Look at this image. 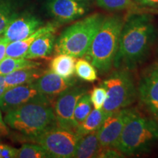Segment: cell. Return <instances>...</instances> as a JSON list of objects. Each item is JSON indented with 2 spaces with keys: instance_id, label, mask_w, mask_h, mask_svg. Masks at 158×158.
Returning <instances> with one entry per match:
<instances>
[{
  "instance_id": "1",
  "label": "cell",
  "mask_w": 158,
  "mask_h": 158,
  "mask_svg": "<svg viewBox=\"0 0 158 158\" xmlns=\"http://www.w3.org/2000/svg\"><path fill=\"white\" fill-rule=\"evenodd\" d=\"M156 37L152 19L147 14H134L125 20L114 64L132 70L147 58Z\"/></svg>"
},
{
  "instance_id": "2",
  "label": "cell",
  "mask_w": 158,
  "mask_h": 158,
  "mask_svg": "<svg viewBox=\"0 0 158 158\" xmlns=\"http://www.w3.org/2000/svg\"><path fill=\"white\" fill-rule=\"evenodd\" d=\"M5 114L7 125L29 139L56 125L54 108L43 95Z\"/></svg>"
},
{
  "instance_id": "3",
  "label": "cell",
  "mask_w": 158,
  "mask_h": 158,
  "mask_svg": "<svg viewBox=\"0 0 158 158\" xmlns=\"http://www.w3.org/2000/svg\"><path fill=\"white\" fill-rule=\"evenodd\" d=\"M124 21L125 20L120 15L104 17L100 29L85 54L86 59L101 73L108 72L114 64Z\"/></svg>"
},
{
  "instance_id": "4",
  "label": "cell",
  "mask_w": 158,
  "mask_h": 158,
  "mask_svg": "<svg viewBox=\"0 0 158 158\" xmlns=\"http://www.w3.org/2000/svg\"><path fill=\"white\" fill-rule=\"evenodd\" d=\"M158 141V123L135 109H128L127 119L116 148L124 155L149 151Z\"/></svg>"
},
{
  "instance_id": "5",
  "label": "cell",
  "mask_w": 158,
  "mask_h": 158,
  "mask_svg": "<svg viewBox=\"0 0 158 158\" xmlns=\"http://www.w3.org/2000/svg\"><path fill=\"white\" fill-rule=\"evenodd\" d=\"M104 16L94 13L76 21L65 29L56 41L55 51L75 58L85 56L103 21Z\"/></svg>"
},
{
  "instance_id": "6",
  "label": "cell",
  "mask_w": 158,
  "mask_h": 158,
  "mask_svg": "<svg viewBox=\"0 0 158 158\" xmlns=\"http://www.w3.org/2000/svg\"><path fill=\"white\" fill-rule=\"evenodd\" d=\"M106 90V99L102 110L105 116L126 108L135 101L136 89L127 69L114 71L102 81Z\"/></svg>"
},
{
  "instance_id": "7",
  "label": "cell",
  "mask_w": 158,
  "mask_h": 158,
  "mask_svg": "<svg viewBox=\"0 0 158 158\" xmlns=\"http://www.w3.org/2000/svg\"><path fill=\"white\" fill-rule=\"evenodd\" d=\"M79 138L75 132L56 125L31 140L41 146L49 157L72 158Z\"/></svg>"
},
{
  "instance_id": "8",
  "label": "cell",
  "mask_w": 158,
  "mask_h": 158,
  "mask_svg": "<svg viewBox=\"0 0 158 158\" xmlns=\"http://www.w3.org/2000/svg\"><path fill=\"white\" fill-rule=\"evenodd\" d=\"M86 89L82 86H73L56 98L54 112L56 126L75 132L73 114L77 102Z\"/></svg>"
},
{
  "instance_id": "9",
  "label": "cell",
  "mask_w": 158,
  "mask_h": 158,
  "mask_svg": "<svg viewBox=\"0 0 158 158\" xmlns=\"http://www.w3.org/2000/svg\"><path fill=\"white\" fill-rule=\"evenodd\" d=\"M138 94L140 101L151 114H158V62L149 67L143 72L139 84Z\"/></svg>"
},
{
  "instance_id": "10",
  "label": "cell",
  "mask_w": 158,
  "mask_h": 158,
  "mask_svg": "<svg viewBox=\"0 0 158 158\" xmlns=\"http://www.w3.org/2000/svg\"><path fill=\"white\" fill-rule=\"evenodd\" d=\"M127 113L128 109L124 108L106 116L102 125L98 130L100 148H116L122 129L127 119Z\"/></svg>"
},
{
  "instance_id": "11",
  "label": "cell",
  "mask_w": 158,
  "mask_h": 158,
  "mask_svg": "<svg viewBox=\"0 0 158 158\" xmlns=\"http://www.w3.org/2000/svg\"><path fill=\"white\" fill-rule=\"evenodd\" d=\"M41 95L35 82L7 89L0 98V110L7 113Z\"/></svg>"
},
{
  "instance_id": "12",
  "label": "cell",
  "mask_w": 158,
  "mask_h": 158,
  "mask_svg": "<svg viewBox=\"0 0 158 158\" xmlns=\"http://www.w3.org/2000/svg\"><path fill=\"white\" fill-rule=\"evenodd\" d=\"M76 79L63 78L51 70H45V73L35 81L40 93L48 99L56 98L76 86Z\"/></svg>"
},
{
  "instance_id": "13",
  "label": "cell",
  "mask_w": 158,
  "mask_h": 158,
  "mask_svg": "<svg viewBox=\"0 0 158 158\" xmlns=\"http://www.w3.org/2000/svg\"><path fill=\"white\" fill-rule=\"evenodd\" d=\"M48 9L54 19L62 23L79 19L87 10L81 0H49Z\"/></svg>"
},
{
  "instance_id": "14",
  "label": "cell",
  "mask_w": 158,
  "mask_h": 158,
  "mask_svg": "<svg viewBox=\"0 0 158 158\" xmlns=\"http://www.w3.org/2000/svg\"><path fill=\"white\" fill-rule=\"evenodd\" d=\"M42 24V21L34 15L15 17L6 27L2 36L8 40L10 43L21 40L33 34Z\"/></svg>"
},
{
  "instance_id": "15",
  "label": "cell",
  "mask_w": 158,
  "mask_h": 158,
  "mask_svg": "<svg viewBox=\"0 0 158 158\" xmlns=\"http://www.w3.org/2000/svg\"><path fill=\"white\" fill-rule=\"evenodd\" d=\"M57 25L56 23H49L47 25L40 27L33 34L21 40L10 42L6 50V57L13 58H23L24 55L35 39L49 31H56Z\"/></svg>"
},
{
  "instance_id": "16",
  "label": "cell",
  "mask_w": 158,
  "mask_h": 158,
  "mask_svg": "<svg viewBox=\"0 0 158 158\" xmlns=\"http://www.w3.org/2000/svg\"><path fill=\"white\" fill-rule=\"evenodd\" d=\"M54 31H49L35 39L29 46L23 58L35 59L48 56L54 48Z\"/></svg>"
},
{
  "instance_id": "17",
  "label": "cell",
  "mask_w": 158,
  "mask_h": 158,
  "mask_svg": "<svg viewBox=\"0 0 158 158\" xmlns=\"http://www.w3.org/2000/svg\"><path fill=\"white\" fill-rule=\"evenodd\" d=\"M45 72V70H41L39 68H25L5 75V83L6 89L19 85L34 83L40 77L43 76Z\"/></svg>"
},
{
  "instance_id": "18",
  "label": "cell",
  "mask_w": 158,
  "mask_h": 158,
  "mask_svg": "<svg viewBox=\"0 0 158 158\" xmlns=\"http://www.w3.org/2000/svg\"><path fill=\"white\" fill-rule=\"evenodd\" d=\"M100 149V146L99 143L98 130H95L79 138L74 154V157H97Z\"/></svg>"
},
{
  "instance_id": "19",
  "label": "cell",
  "mask_w": 158,
  "mask_h": 158,
  "mask_svg": "<svg viewBox=\"0 0 158 158\" xmlns=\"http://www.w3.org/2000/svg\"><path fill=\"white\" fill-rule=\"evenodd\" d=\"M76 58L65 54H57L51 59L50 70L65 78H70L75 73Z\"/></svg>"
},
{
  "instance_id": "20",
  "label": "cell",
  "mask_w": 158,
  "mask_h": 158,
  "mask_svg": "<svg viewBox=\"0 0 158 158\" xmlns=\"http://www.w3.org/2000/svg\"><path fill=\"white\" fill-rule=\"evenodd\" d=\"M106 118L104 112L102 109L98 110L94 108L91 110L89 114L87 116L84 122L76 128V133L79 138H81L91 132L95 131L100 128L102 122Z\"/></svg>"
},
{
  "instance_id": "21",
  "label": "cell",
  "mask_w": 158,
  "mask_h": 158,
  "mask_svg": "<svg viewBox=\"0 0 158 158\" xmlns=\"http://www.w3.org/2000/svg\"><path fill=\"white\" fill-rule=\"evenodd\" d=\"M41 64L32 61V59L25 58H13V57H5L0 62V75L10 73L14 71L25 68H39Z\"/></svg>"
},
{
  "instance_id": "22",
  "label": "cell",
  "mask_w": 158,
  "mask_h": 158,
  "mask_svg": "<svg viewBox=\"0 0 158 158\" xmlns=\"http://www.w3.org/2000/svg\"><path fill=\"white\" fill-rule=\"evenodd\" d=\"M92 110L89 94H84L79 98L77 102L73 114V127L76 131V128L84 122Z\"/></svg>"
},
{
  "instance_id": "23",
  "label": "cell",
  "mask_w": 158,
  "mask_h": 158,
  "mask_svg": "<svg viewBox=\"0 0 158 158\" xmlns=\"http://www.w3.org/2000/svg\"><path fill=\"white\" fill-rule=\"evenodd\" d=\"M75 73L79 78L88 82H93L98 79L97 69L87 59L79 58L75 65Z\"/></svg>"
},
{
  "instance_id": "24",
  "label": "cell",
  "mask_w": 158,
  "mask_h": 158,
  "mask_svg": "<svg viewBox=\"0 0 158 158\" xmlns=\"http://www.w3.org/2000/svg\"><path fill=\"white\" fill-rule=\"evenodd\" d=\"M15 157L18 158H46L49 157L45 149L39 144H23L17 149Z\"/></svg>"
},
{
  "instance_id": "25",
  "label": "cell",
  "mask_w": 158,
  "mask_h": 158,
  "mask_svg": "<svg viewBox=\"0 0 158 158\" xmlns=\"http://www.w3.org/2000/svg\"><path fill=\"white\" fill-rule=\"evenodd\" d=\"M97 5L109 11L122 10L133 5V0H96Z\"/></svg>"
},
{
  "instance_id": "26",
  "label": "cell",
  "mask_w": 158,
  "mask_h": 158,
  "mask_svg": "<svg viewBox=\"0 0 158 158\" xmlns=\"http://www.w3.org/2000/svg\"><path fill=\"white\" fill-rule=\"evenodd\" d=\"M106 90L103 86H94L91 90L89 98L94 108L100 110L103 107L106 99Z\"/></svg>"
},
{
  "instance_id": "27",
  "label": "cell",
  "mask_w": 158,
  "mask_h": 158,
  "mask_svg": "<svg viewBox=\"0 0 158 158\" xmlns=\"http://www.w3.org/2000/svg\"><path fill=\"white\" fill-rule=\"evenodd\" d=\"M15 17L7 6L0 4V35L3 34L6 27Z\"/></svg>"
},
{
  "instance_id": "28",
  "label": "cell",
  "mask_w": 158,
  "mask_h": 158,
  "mask_svg": "<svg viewBox=\"0 0 158 158\" xmlns=\"http://www.w3.org/2000/svg\"><path fill=\"white\" fill-rule=\"evenodd\" d=\"M124 155L116 147L100 148L97 157L102 158H117L124 157Z\"/></svg>"
},
{
  "instance_id": "29",
  "label": "cell",
  "mask_w": 158,
  "mask_h": 158,
  "mask_svg": "<svg viewBox=\"0 0 158 158\" xmlns=\"http://www.w3.org/2000/svg\"><path fill=\"white\" fill-rule=\"evenodd\" d=\"M17 149L0 143V158H13L16 155Z\"/></svg>"
},
{
  "instance_id": "30",
  "label": "cell",
  "mask_w": 158,
  "mask_h": 158,
  "mask_svg": "<svg viewBox=\"0 0 158 158\" xmlns=\"http://www.w3.org/2000/svg\"><path fill=\"white\" fill-rule=\"evenodd\" d=\"M133 3L145 7H158V0H133Z\"/></svg>"
},
{
  "instance_id": "31",
  "label": "cell",
  "mask_w": 158,
  "mask_h": 158,
  "mask_svg": "<svg viewBox=\"0 0 158 158\" xmlns=\"http://www.w3.org/2000/svg\"><path fill=\"white\" fill-rule=\"evenodd\" d=\"M9 43L8 40L2 36L0 37V62L6 57V50Z\"/></svg>"
},
{
  "instance_id": "32",
  "label": "cell",
  "mask_w": 158,
  "mask_h": 158,
  "mask_svg": "<svg viewBox=\"0 0 158 158\" xmlns=\"http://www.w3.org/2000/svg\"><path fill=\"white\" fill-rule=\"evenodd\" d=\"M9 129L7 124L5 123V120L2 114L1 110H0V138L6 137L9 135Z\"/></svg>"
},
{
  "instance_id": "33",
  "label": "cell",
  "mask_w": 158,
  "mask_h": 158,
  "mask_svg": "<svg viewBox=\"0 0 158 158\" xmlns=\"http://www.w3.org/2000/svg\"><path fill=\"white\" fill-rule=\"evenodd\" d=\"M6 90L5 83V76L0 75V98Z\"/></svg>"
},
{
  "instance_id": "34",
  "label": "cell",
  "mask_w": 158,
  "mask_h": 158,
  "mask_svg": "<svg viewBox=\"0 0 158 158\" xmlns=\"http://www.w3.org/2000/svg\"><path fill=\"white\" fill-rule=\"evenodd\" d=\"M155 117H156V118H157V123H158V114L155 116Z\"/></svg>"
}]
</instances>
